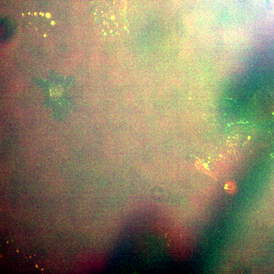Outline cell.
I'll list each match as a JSON object with an SVG mask.
<instances>
[{
	"label": "cell",
	"instance_id": "obj_1",
	"mask_svg": "<svg viewBox=\"0 0 274 274\" xmlns=\"http://www.w3.org/2000/svg\"><path fill=\"white\" fill-rule=\"evenodd\" d=\"M226 191L230 194H234L237 192V187L235 182L233 181L228 182L225 186Z\"/></svg>",
	"mask_w": 274,
	"mask_h": 274
},
{
	"label": "cell",
	"instance_id": "obj_2",
	"mask_svg": "<svg viewBox=\"0 0 274 274\" xmlns=\"http://www.w3.org/2000/svg\"><path fill=\"white\" fill-rule=\"evenodd\" d=\"M51 24H52V25H55V23H54V22H53H53H51Z\"/></svg>",
	"mask_w": 274,
	"mask_h": 274
}]
</instances>
